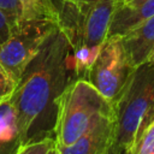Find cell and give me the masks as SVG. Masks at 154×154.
Here are the masks:
<instances>
[{
    "label": "cell",
    "mask_w": 154,
    "mask_h": 154,
    "mask_svg": "<svg viewBox=\"0 0 154 154\" xmlns=\"http://www.w3.org/2000/svg\"><path fill=\"white\" fill-rule=\"evenodd\" d=\"M75 78L72 47L57 28L29 63L11 95L23 144L54 137L58 100Z\"/></svg>",
    "instance_id": "cell-1"
},
{
    "label": "cell",
    "mask_w": 154,
    "mask_h": 154,
    "mask_svg": "<svg viewBox=\"0 0 154 154\" xmlns=\"http://www.w3.org/2000/svg\"><path fill=\"white\" fill-rule=\"evenodd\" d=\"M118 0L71 1L60 0L58 28L72 47L76 78L85 77L88 69L107 38L109 24Z\"/></svg>",
    "instance_id": "cell-2"
},
{
    "label": "cell",
    "mask_w": 154,
    "mask_h": 154,
    "mask_svg": "<svg viewBox=\"0 0 154 154\" xmlns=\"http://www.w3.org/2000/svg\"><path fill=\"white\" fill-rule=\"evenodd\" d=\"M114 143L129 154L135 142L154 120V66L144 63L132 70L113 103Z\"/></svg>",
    "instance_id": "cell-3"
},
{
    "label": "cell",
    "mask_w": 154,
    "mask_h": 154,
    "mask_svg": "<svg viewBox=\"0 0 154 154\" xmlns=\"http://www.w3.org/2000/svg\"><path fill=\"white\" fill-rule=\"evenodd\" d=\"M111 114H114L113 103L94 85L83 77L72 79L58 100L55 144H71L99 119Z\"/></svg>",
    "instance_id": "cell-4"
},
{
    "label": "cell",
    "mask_w": 154,
    "mask_h": 154,
    "mask_svg": "<svg viewBox=\"0 0 154 154\" xmlns=\"http://www.w3.org/2000/svg\"><path fill=\"white\" fill-rule=\"evenodd\" d=\"M57 28V23L48 19L20 20L0 45V64L16 82Z\"/></svg>",
    "instance_id": "cell-5"
},
{
    "label": "cell",
    "mask_w": 154,
    "mask_h": 154,
    "mask_svg": "<svg viewBox=\"0 0 154 154\" xmlns=\"http://www.w3.org/2000/svg\"><path fill=\"white\" fill-rule=\"evenodd\" d=\"M134 69L126 59L120 37L113 36L106 38L84 78L114 103Z\"/></svg>",
    "instance_id": "cell-6"
},
{
    "label": "cell",
    "mask_w": 154,
    "mask_h": 154,
    "mask_svg": "<svg viewBox=\"0 0 154 154\" xmlns=\"http://www.w3.org/2000/svg\"><path fill=\"white\" fill-rule=\"evenodd\" d=\"M114 114L102 117L69 146H57L59 154H105L114 142Z\"/></svg>",
    "instance_id": "cell-7"
},
{
    "label": "cell",
    "mask_w": 154,
    "mask_h": 154,
    "mask_svg": "<svg viewBox=\"0 0 154 154\" xmlns=\"http://www.w3.org/2000/svg\"><path fill=\"white\" fill-rule=\"evenodd\" d=\"M153 16L154 0H132L124 4L118 1L107 37H122Z\"/></svg>",
    "instance_id": "cell-8"
},
{
    "label": "cell",
    "mask_w": 154,
    "mask_h": 154,
    "mask_svg": "<svg viewBox=\"0 0 154 154\" xmlns=\"http://www.w3.org/2000/svg\"><path fill=\"white\" fill-rule=\"evenodd\" d=\"M120 42L132 67L147 63L154 49V16L123 35Z\"/></svg>",
    "instance_id": "cell-9"
},
{
    "label": "cell",
    "mask_w": 154,
    "mask_h": 154,
    "mask_svg": "<svg viewBox=\"0 0 154 154\" xmlns=\"http://www.w3.org/2000/svg\"><path fill=\"white\" fill-rule=\"evenodd\" d=\"M22 146L16 112L8 97L0 103V154H17Z\"/></svg>",
    "instance_id": "cell-10"
},
{
    "label": "cell",
    "mask_w": 154,
    "mask_h": 154,
    "mask_svg": "<svg viewBox=\"0 0 154 154\" xmlns=\"http://www.w3.org/2000/svg\"><path fill=\"white\" fill-rule=\"evenodd\" d=\"M20 8V20L48 19L58 22V4L54 0H17Z\"/></svg>",
    "instance_id": "cell-11"
},
{
    "label": "cell",
    "mask_w": 154,
    "mask_h": 154,
    "mask_svg": "<svg viewBox=\"0 0 154 154\" xmlns=\"http://www.w3.org/2000/svg\"><path fill=\"white\" fill-rule=\"evenodd\" d=\"M154 148V120L135 142L129 154H149Z\"/></svg>",
    "instance_id": "cell-12"
},
{
    "label": "cell",
    "mask_w": 154,
    "mask_h": 154,
    "mask_svg": "<svg viewBox=\"0 0 154 154\" xmlns=\"http://www.w3.org/2000/svg\"><path fill=\"white\" fill-rule=\"evenodd\" d=\"M55 144L54 137H46L36 142L23 144L17 154H47V152Z\"/></svg>",
    "instance_id": "cell-13"
},
{
    "label": "cell",
    "mask_w": 154,
    "mask_h": 154,
    "mask_svg": "<svg viewBox=\"0 0 154 154\" xmlns=\"http://www.w3.org/2000/svg\"><path fill=\"white\" fill-rule=\"evenodd\" d=\"M17 87V82L8 75V72L0 64V103L13 94Z\"/></svg>",
    "instance_id": "cell-14"
},
{
    "label": "cell",
    "mask_w": 154,
    "mask_h": 154,
    "mask_svg": "<svg viewBox=\"0 0 154 154\" xmlns=\"http://www.w3.org/2000/svg\"><path fill=\"white\" fill-rule=\"evenodd\" d=\"M0 11H2L10 19L13 28L20 22V8L17 0H0Z\"/></svg>",
    "instance_id": "cell-15"
},
{
    "label": "cell",
    "mask_w": 154,
    "mask_h": 154,
    "mask_svg": "<svg viewBox=\"0 0 154 154\" xmlns=\"http://www.w3.org/2000/svg\"><path fill=\"white\" fill-rule=\"evenodd\" d=\"M13 25L11 24L10 19L6 17V14L0 11V45L4 43L13 31Z\"/></svg>",
    "instance_id": "cell-16"
},
{
    "label": "cell",
    "mask_w": 154,
    "mask_h": 154,
    "mask_svg": "<svg viewBox=\"0 0 154 154\" xmlns=\"http://www.w3.org/2000/svg\"><path fill=\"white\" fill-rule=\"evenodd\" d=\"M105 154H125V153H124V152H123V150H122V149L113 142V144L109 147V149H108Z\"/></svg>",
    "instance_id": "cell-17"
},
{
    "label": "cell",
    "mask_w": 154,
    "mask_h": 154,
    "mask_svg": "<svg viewBox=\"0 0 154 154\" xmlns=\"http://www.w3.org/2000/svg\"><path fill=\"white\" fill-rule=\"evenodd\" d=\"M47 154H59V150H58V148H57V144H54V146L47 152Z\"/></svg>",
    "instance_id": "cell-18"
},
{
    "label": "cell",
    "mask_w": 154,
    "mask_h": 154,
    "mask_svg": "<svg viewBox=\"0 0 154 154\" xmlns=\"http://www.w3.org/2000/svg\"><path fill=\"white\" fill-rule=\"evenodd\" d=\"M147 63H149L150 65H153V66H154V49L152 51V53H150V55H149V58H148Z\"/></svg>",
    "instance_id": "cell-19"
},
{
    "label": "cell",
    "mask_w": 154,
    "mask_h": 154,
    "mask_svg": "<svg viewBox=\"0 0 154 154\" xmlns=\"http://www.w3.org/2000/svg\"><path fill=\"white\" fill-rule=\"evenodd\" d=\"M71 1H83V2H87V1H94V0H71Z\"/></svg>",
    "instance_id": "cell-20"
},
{
    "label": "cell",
    "mask_w": 154,
    "mask_h": 154,
    "mask_svg": "<svg viewBox=\"0 0 154 154\" xmlns=\"http://www.w3.org/2000/svg\"><path fill=\"white\" fill-rule=\"evenodd\" d=\"M118 1H119V2H123V4H124V2H129V1H132V0H118Z\"/></svg>",
    "instance_id": "cell-21"
}]
</instances>
